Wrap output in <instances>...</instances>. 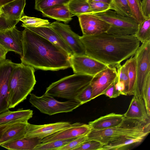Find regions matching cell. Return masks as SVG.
Wrapping results in <instances>:
<instances>
[{"label":"cell","mask_w":150,"mask_h":150,"mask_svg":"<svg viewBox=\"0 0 150 150\" xmlns=\"http://www.w3.org/2000/svg\"><path fill=\"white\" fill-rule=\"evenodd\" d=\"M85 54L107 65L115 67L134 56L140 42L135 35H120L105 32L80 36Z\"/></svg>","instance_id":"6da1fadb"},{"label":"cell","mask_w":150,"mask_h":150,"mask_svg":"<svg viewBox=\"0 0 150 150\" xmlns=\"http://www.w3.org/2000/svg\"><path fill=\"white\" fill-rule=\"evenodd\" d=\"M22 34L21 63L45 71L71 67V56L61 48L26 28Z\"/></svg>","instance_id":"7a4b0ae2"},{"label":"cell","mask_w":150,"mask_h":150,"mask_svg":"<svg viewBox=\"0 0 150 150\" xmlns=\"http://www.w3.org/2000/svg\"><path fill=\"white\" fill-rule=\"evenodd\" d=\"M150 132V121L125 117L122 122L116 127L100 130L91 129L87 134V140H97L104 145L127 137L145 138Z\"/></svg>","instance_id":"3957f363"},{"label":"cell","mask_w":150,"mask_h":150,"mask_svg":"<svg viewBox=\"0 0 150 150\" xmlns=\"http://www.w3.org/2000/svg\"><path fill=\"white\" fill-rule=\"evenodd\" d=\"M35 69L21 63H16L9 83L8 103L13 108L26 99L33 90L36 81Z\"/></svg>","instance_id":"277c9868"},{"label":"cell","mask_w":150,"mask_h":150,"mask_svg":"<svg viewBox=\"0 0 150 150\" xmlns=\"http://www.w3.org/2000/svg\"><path fill=\"white\" fill-rule=\"evenodd\" d=\"M93 77L74 74L52 83L45 94L67 99H75L77 96L90 84Z\"/></svg>","instance_id":"5b68a950"},{"label":"cell","mask_w":150,"mask_h":150,"mask_svg":"<svg viewBox=\"0 0 150 150\" xmlns=\"http://www.w3.org/2000/svg\"><path fill=\"white\" fill-rule=\"evenodd\" d=\"M29 102L41 112L50 115L62 112H71L81 105L76 99L61 102L52 96L44 94L38 96L30 93Z\"/></svg>","instance_id":"8992f818"},{"label":"cell","mask_w":150,"mask_h":150,"mask_svg":"<svg viewBox=\"0 0 150 150\" xmlns=\"http://www.w3.org/2000/svg\"><path fill=\"white\" fill-rule=\"evenodd\" d=\"M93 14L110 25L107 33L120 35H134L137 30L139 24L132 16H122L110 9Z\"/></svg>","instance_id":"52a82bcc"},{"label":"cell","mask_w":150,"mask_h":150,"mask_svg":"<svg viewBox=\"0 0 150 150\" xmlns=\"http://www.w3.org/2000/svg\"><path fill=\"white\" fill-rule=\"evenodd\" d=\"M134 56L136 72L134 96L143 99L144 85L150 74V40L142 43Z\"/></svg>","instance_id":"ba28073f"},{"label":"cell","mask_w":150,"mask_h":150,"mask_svg":"<svg viewBox=\"0 0 150 150\" xmlns=\"http://www.w3.org/2000/svg\"><path fill=\"white\" fill-rule=\"evenodd\" d=\"M69 61L74 74L92 77L108 66L86 54H73L70 56Z\"/></svg>","instance_id":"9c48e42d"},{"label":"cell","mask_w":150,"mask_h":150,"mask_svg":"<svg viewBox=\"0 0 150 150\" xmlns=\"http://www.w3.org/2000/svg\"><path fill=\"white\" fill-rule=\"evenodd\" d=\"M50 26L70 48L73 54H85V47L80 39V36L74 32L69 25L55 21L50 23Z\"/></svg>","instance_id":"30bf717a"},{"label":"cell","mask_w":150,"mask_h":150,"mask_svg":"<svg viewBox=\"0 0 150 150\" xmlns=\"http://www.w3.org/2000/svg\"><path fill=\"white\" fill-rule=\"evenodd\" d=\"M115 67L108 66L93 77L90 84L92 89V99L104 94L107 89L117 81Z\"/></svg>","instance_id":"8fae6325"},{"label":"cell","mask_w":150,"mask_h":150,"mask_svg":"<svg viewBox=\"0 0 150 150\" xmlns=\"http://www.w3.org/2000/svg\"><path fill=\"white\" fill-rule=\"evenodd\" d=\"M15 64L8 59L0 63V114L9 109L8 103L9 83Z\"/></svg>","instance_id":"7c38bea8"},{"label":"cell","mask_w":150,"mask_h":150,"mask_svg":"<svg viewBox=\"0 0 150 150\" xmlns=\"http://www.w3.org/2000/svg\"><path fill=\"white\" fill-rule=\"evenodd\" d=\"M83 35H94L107 32L110 25L93 14L86 13L77 16Z\"/></svg>","instance_id":"4fadbf2b"},{"label":"cell","mask_w":150,"mask_h":150,"mask_svg":"<svg viewBox=\"0 0 150 150\" xmlns=\"http://www.w3.org/2000/svg\"><path fill=\"white\" fill-rule=\"evenodd\" d=\"M68 122H61L43 125L28 123L25 137H38L42 139L70 126Z\"/></svg>","instance_id":"5bb4252c"},{"label":"cell","mask_w":150,"mask_h":150,"mask_svg":"<svg viewBox=\"0 0 150 150\" xmlns=\"http://www.w3.org/2000/svg\"><path fill=\"white\" fill-rule=\"evenodd\" d=\"M91 129L88 124L76 122L69 127L42 139L41 143L61 139L75 138L87 134Z\"/></svg>","instance_id":"9a60e30c"},{"label":"cell","mask_w":150,"mask_h":150,"mask_svg":"<svg viewBox=\"0 0 150 150\" xmlns=\"http://www.w3.org/2000/svg\"><path fill=\"white\" fill-rule=\"evenodd\" d=\"M0 45L9 51H13L21 57L23 53L22 31L15 27L0 32Z\"/></svg>","instance_id":"2e32d148"},{"label":"cell","mask_w":150,"mask_h":150,"mask_svg":"<svg viewBox=\"0 0 150 150\" xmlns=\"http://www.w3.org/2000/svg\"><path fill=\"white\" fill-rule=\"evenodd\" d=\"M50 25L37 27L24 26L38 35L60 47L66 51L70 56L73 54L70 48L62 38Z\"/></svg>","instance_id":"e0dca14e"},{"label":"cell","mask_w":150,"mask_h":150,"mask_svg":"<svg viewBox=\"0 0 150 150\" xmlns=\"http://www.w3.org/2000/svg\"><path fill=\"white\" fill-rule=\"evenodd\" d=\"M125 117L139 120L150 121L143 99L134 96L128 108L123 115Z\"/></svg>","instance_id":"ac0fdd59"},{"label":"cell","mask_w":150,"mask_h":150,"mask_svg":"<svg viewBox=\"0 0 150 150\" xmlns=\"http://www.w3.org/2000/svg\"><path fill=\"white\" fill-rule=\"evenodd\" d=\"M124 118L123 115L111 113L90 122L88 124L91 129L102 130L119 125Z\"/></svg>","instance_id":"d6986e66"},{"label":"cell","mask_w":150,"mask_h":150,"mask_svg":"<svg viewBox=\"0 0 150 150\" xmlns=\"http://www.w3.org/2000/svg\"><path fill=\"white\" fill-rule=\"evenodd\" d=\"M68 3L59 4L43 9L41 12L43 17L68 23L74 16L70 12Z\"/></svg>","instance_id":"ffe728a7"},{"label":"cell","mask_w":150,"mask_h":150,"mask_svg":"<svg viewBox=\"0 0 150 150\" xmlns=\"http://www.w3.org/2000/svg\"><path fill=\"white\" fill-rule=\"evenodd\" d=\"M42 139L38 137H24L8 142L0 146L10 150H34L41 143Z\"/></svg>","instance_id":"44dd1931"},{"label":"cell","mask_w":150,"mask_h":150,"mask_svg":"<svg viewBox=\"0 0 150 150\" xmlns=\"http://www.w3.org/2000/svg\"><path fill=\"white\" fill-rule=\"evenodd\" d=\"M28 123L17 122L7 130L0 139V146L5 143L25 137Z\"/></svg>","instance_id":"7402d4cb"},{"label":"cell","mask_w":150,"mask_h":150,"mask_svg":"<svg viewBox=\"0 0 150 150\" xmlns=\"http://www.w3.org/2000/svg\"><path fill=\"white\" fill-rule=\"evenodd\" d=\"M33 114V111L30 109L21 108L15 111L9 110L0 114V125L18 120L28 122L32 117Z\"/></svg>","instance_id":"603a6c76"},{"label":"cell","mask_w":150,"mask_h":150,"mask_svg":"<svg viewBox=\"0 0 150 150\" xmlns=\"http://www.w3.org/2000/svg\"><path fill=\"white\" fill-rule=\"evenodd\" d=\"M25 0H15L0 8L2 13L8 17L19 20L23 16Z\"/></svg>","instance_id":"cb8c5ba5"},{"label":"cell","mask_w":150,"mask_h":150,"mask_svg":"<svg viewBox=\"0 0 150 150\" xmlns=\"http://www.w3.org/2000/svg\"><path fill=\"white\" fill-rule=\"evenodd\" d=\"M144 138L130 137L118 139L104 145L103 150H120L124 149L134 144L141 143Z\"/></svg>","instance_id":"d4e9b609"},{"label":"cell","mask_w":150,"mask_h":150,"mask_svg":"<svg viewBox=\"0 0 150 150\" xmlns=\"http://www.w3.org/2000/svg\"><path fill=\"white\" fill-rule=\"evenodd\" d=\"M69 9L73 16H78L92 12L88 0H70L68 3Z\"/></svg>","instance_id":"484cf974"},{"label":"cell","mask_w":150,"mask_h":150,"mask_svg":"<svg viewBox=\"0 0 150 150\" xmlns=\"http://www.w3.org/2000/svg\"><path fill=\"white\" fill-rule=\"evenodd\" d=\"M109 5L110 9L117 14L124 16H132L127 0H110Z\"/></svg>","instance_id":"4316f807"},{"label":"cell","mask_w":150,"mask_h":150,"mask_svg":"<svg viewBox=\"0 0 150 150\" xmlns=\"http://www.w3.org/2000/svg\"><path fill=\"white\" fill-rule=\"evenodd\" d=\"M134 35L142 43L150 40V17L145 18L139 24Z\"/></svg>","instance_id":"83f0119b"},{"label":"cell","mask_w":150,"mask_h":150,"mask_svg":"<svg viewBox=\"0 0 150 150\" xmlns=\"http://www.w3.org/2000/svg\"><path fill=\"white\" fill-rule=\"evenodd\" d=\"M128 61V74L129 79V85L128 95H134L135 83L136 72L135 62L134 56L131 57Z\"/></svg>","instance_id":"f1b7e54d"},{"label":"cell","mask_w":150,"mask_h":150,"mask_svg":"<svg viewBox=\"0 0 150 150\" xmlns=\"http://www.w3.org/2000/svg\"><path fill=\"white\" fill-rule=\"evenodd\" d=\"M23 22L21 26L37 27L43 26H48L50 25L48 20L40 18L31 17L25 15L23 16L19 19Z\"/></svg>","instance_id":"f546056e"},{"label":"cell","mask_w":150,"mask_h":150,"mask_svg":"<svg viewBox=\"0 0 150 150\" xmlns=\"http://www.w3.org/2000/svg\"><path fill=\"white\" fill-rule=\"evenodd\" d=\"M132 16L139 24L145 19L141 10V0H127Z\"/></svg>","instance_id":"4dcf8cb0"},{"label":"cell","mask_w":150,"mask_h":150,"mask_svg":"<svg viewBox=\"0 0 150 150\" xmlns=\"http://www.w3.org/2000/svg\"><path fill=\"white\" fill-rule=\"evenodd\" d=\"M74 139L57 140L46 143H41L37 146L34 150H55L57 148L65 145Z\"/></svg>","instance_id":"1f68e13d"},{"label":"cell","mask_w":150,"mask_h":150,"mask_svg":"<svg viewBox=\"0 0 150 150\" xmlns=\"http://www.w3.org/2000/svg\"><path fill=\"white\" fill-rule=\"evenodd\" d=\"M70 0H35V8L41 12L43 9L59 4H67Z\"/></svg>","instance_id":"d6a6232c"},{"label":"cell","mask_w":150,"mask_h":150,"mask_svg":"<svg viewBox=\"0 0 150 150\" xmlns=\"http://www.w3.org/2000/svg\"><path fill=\"white\" fill-rule=\"evenodd\" d=\"M115 67L117 69V81H121L124 82L128 93L129 79L127 60L122 65H121L120 64H119L116 65Z\"/></svg>","instance_id":"836d02e7"},{"label":"cell","mask_w":150,"mask_h":150,"mask_svg":"<svg viewBox=\"0 0 150 150\" xmlns=\"http://www.w3.org/2000/svg\"><path fill=\"white\" fill-rule=\"evenodd\" d=\"M104 145L97 140H87L75 150H103Z\"/></svg>","instance_id":"e575fe53"},{"label":"cell","mask_w":150,"mask_h":150,"mask_svg":"<svg viewBox=\"0 0 150 150\" xmlns=\"http://www.w3.org/2000/svg\"><path fill=\"white\" fill-rule=\"evenodd\" d=\"M19 21V20L12 19L2 13L0 14V32L14 28Z\"/></svg>","instance_id":"d590c367"},{"label":"cell","mask_w":150,"mask_h":150,"mask_svg":"<svg viewBox=\"0 0 150 150\" xmlns=\"http://www.w3.org/2000/svg\"><path fill=\"white\" fill-rule=\"evenodd\" d=\"M87 134L74 138L65 145L57 148L55 150H75L87 140Z\"/></svg>","instance_id":"8d00e7d4"},{"label":"cell","mask_w":150,"mask_h":150,"mask_svg":"<svg viewBox=\"0 0 150 150\" xmlns=\"http://www.w3.org/2000/svg\"><path fill=\"white\" fill-rule=\"evenodd\" d=\"M144 100L147 114L150 116V74L146 79L143 93Z\"/></svg>","instance_id":"74e56055"},{"label":"cell","mask_w":150,"mask_h":150,"mask_svg":"<svg viewBox=\"0 0 150 150\" xmlns=\"http://www.w3.org/2000/svg\"><path fill=\"white\" fill-rule=\"evenodd\" d=\"M92 95V89L90 83L79 94L75 99L82 105L91 100Z\"/></svg>","instance_id":"f35d334b"},{"label":"cell","mask_w":150,"mask_h":150,"mask_svg":"<svg viewBox=\"0 0 150 150\" xmlns=\"http://www.w3.org/2000/svg\"><path fill=\"white\" fill-rule=\"evenodd\" d=\"M88 2L91 9L92 14L103 12L110 9L109 4L91 0Z\"/></svg>","instance_id":"ab89813d"},{"label":"cell","mask_w":150,"mask_h":150,"mask_svg":"<svg viewBox=\"0 0 150 150\" xmlns=\"http://www.w3.org/2000/svg\"><path fill=\"white\" fill-rule=\"evenodd\" d=\"M141 10L145 18L150 17V0H142Z\"/></svg>","instance_id":"60d3db41"},{"label":"cell","mask_w":150,"mask_h":150,"mask_svg":"<svg viewBox=\"0 0 150 150\" xmlns=\"http://www.w3.org/2000/svg\"><path fill=\"white\" fill-rule=\"evenodd\" d=\"M116 81L109 87L105 91L104 95L110 98H114L119 96L120 93L117 91L115 88V84Z\"/></svg>","instance_id":"b9f144b4"},{"label":"cell","mask_w":150,"mask_h":150,"mask_svg":"<svg viewBox=\"0 0 150 150\" xmlns=\"http://www.w3.org/2000/svg\"><path fill=\"white\" fill-rule=\"evenodd\" d=\"M115 88L120 94L127 95L128 93L124 82L121 81H117L115 84Z\"/></svg>","instance_id":"7bdbcfd3"},{"label":"cell","mask_w":150,"mask_h":150,"mask_svg":"<svg viewBox=\"0 0 150 150\" xmlns=\"http://www.w3.org/2000/svg\"><path fill=\"white\" fill-rule=\"evenodd\" d=\"M20 121L27 122L22 120H18L13 121L4 124L0 125V139L2 135L7 130L11 127L16 123Z\"/></svg>","instance_id":"ee69618b"},{"label":"cell","mask_w":150,"mask_h":150,"mask_svg":"<svg viewBox=\"0 0 150 150\" xmlns=\"http://www.w3.org/2000/svg\"><path fill=\"white\" fill-rule=\"evenodd\" d=\"M9 51L0 45V63L6 59V55Z\"/></svg>","instance_id":"f6af8a7d"},{"label":"cell","mask_w":150,"mask_h":150,"mask_svg":"<svg viewBox=\"0 0 150 150\" xmlns=\"http://www.w3.org/2000/svg\"><path fill=\"white\" fill-rule=\"evenodd\" d=\"M15 0H0V8L3 6Z\"/></svg>","instance_id":"bcb514c9"},{"label":"cell","mask_w":150,"mask_h":150,"mask_svg":"<svg viewBox=\"0 0 150 150\" xmlns=\"http://www.w3.org/2000/svg\"><path fill=\"white\" fill-rule=\"evenodd\" d=\"M96 1L100 2L107 3L110 4V0H91Z\"/></svg>","instance_id":"7dc6e473"},{"label":"cell","mask_w":150,"mask_h":150,"mask_svg":"<svg viewBox=\"0 0 150 150\" xmlns=\"http://www.w3.org/2000/svg\"><path fill=\"white\" fill-rule=\"evenodd\" d=\"M1 13H2V12L1 11L0 8V14Z\"/></svg>","instance_id":"c3c4849f"}]
</instances>
